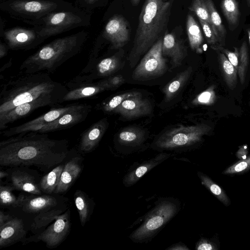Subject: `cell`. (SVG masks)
<instances>
[{"mask_svg": "<svg viewBox=\"0 0 250 250\" xmlns=\"http://www.w3.org/2000/svg\"><path fill=\"white\" fill-rule=\"evenodd\" d=\"M14 188L13 186H0V203L1 206L21 207L26 196L21 195L16 197L12 192Z\"/></svg>", "mask_w": 250, "mask_h": 250, "instance_id": "cell-34", "label": "cell"}, {"mask_svg": "<svg viewBox=\"0 0 250 250\" xmlns=\"http://www.w3.org/2000/svg\"><path fill=\"white\" fill-rule=\"evenodd\" d=\"M191 67L181 72L163 88V91L165 94V100L168 102L171 100L177 94L178 91L187 82L192 72Z\"/></svg>", "mask_w": 250, "mask_h": 250, "instance_id": "cell-27", "label": "cell"}, {"mask_svg": "<svg viewBox=\"0 0 250 250\" xmlns=\"http://www.w3.org/2000/svg\"><path fill=\"white\" fill-rule=\"evenodd\" d=\"M108 123L105 119H102L85 130L80 139L79 148L83 153H89L97 146L106 129Z\"/></svg>", "mask_w": 250, "mask_h": 250, "instance_id": "cell-19", "label": "cell"}, {"mask_svg": "<svg viewBox=\"0 0 250 250\" xmlns=\"http://www.w3.org/2000/svg\"><path fill=\"white\" fill-rule=\"evenodd\" d=\"M151 111L152 106L149 101L143 98L140 94L125 99L113 112L130 119L147 115Z\"/></svg>", "mask_w": 250, "mask_h": 250, "instance_id": "cell-17", "label": "cell"}, {"mask_svg": "<svg viewBox=\"0 0 250 250\" xmlns=\"http://www.w3.org/2000/svg\"><path fill=\"white\" fill-rule=\"evenodd\" d=\"M248 6L250 7V0H246Z\"/></svg>", "mask_w": 250, "mask_h": 250, "instance_id": "cell-53", "label": "cell"}, {"mask_svg": "<svg viewBox=\"0 0 250 250\" xmlns=\"http://www.w3.org/2000/svg\"><path fill=\"white\" fill-rule=\"evenodd\" d=\"M197 173L203 186L225 206L230 205V201L229 198L220 187L215 183L207 175L201 171H198Z\"/></svg>", "mask_w": 250, "mask_h": 250, "instance_id": "cell-33", "label": "cell"}, {"mask_svg": "<svg viewBox=\"0 0 250 250\" xmlns=\"http://www.w3.org/2000/svg\"><path fill=\"white\" fill-rule=\"evenodd\" d=\"M210 127L204 124L181 126L165 132L155 140L152 148L159 151L187 148L200 142Z\"/></svg>", "mask_w": 250, "mask_h": 250, "instance_id": "cell-8", "label": "cell"}, {"mask_svg": "<svg viewBox=\"0 0 250 250\" xmlns=\"http://www.w3.org/2000/svg\"><path fill=\"white\" fill-rule=\"evenodd\" d=\"M68 90L53 80L46 72L23 73L10 80L0 93V117L25 103L42 98H52L62 103Z\"/></svg>", "mask_w": 250, "mask_h": 250, "instance_id": "cell-2", "label": "cell"}, {"mask_svg": "<svg viewBox=\"0 0 250 250\" xmlns=\"http://www.w3.org/2000/svg\"><path fill=\"white\" fill-rule=\"evenodd\" d=\"M8 173L5 171H0V178L1 179L2 178H4L7 176H8Z\"/></svg>", "mask_w": 250, "mask_h": 250, "instance_id": "cell-50", "label": "cell"}, {"mask_svg": "<svg viewBox=\"0 0 250 250\" xmlns=\"http://www.w3.org/2000/svg\"><path fill=\"white\" fill-rule=\"evenodd\" d=\"M11 181L16 189L34 195L41 194L40 188L33 176L25 171L17 170L11 174Z\"/></svg>", "mask_w": 250, "mask_h": 250, "instance_id": "cell-24", "label": "cell"}, {"mask_svg": "<svg viewBox=\"0 0 250 250\" xmlns=\"http://www.w3.org/2000/svg\"><path fill=\"white\" fill-rule=\"evenodd\" d=\"M195 249L196 250H216L218 249L214 243L205 238H201L197 242Z\"/></svg>", "mask_w": 250, "mask_h": 250, "instance_id": "cell-44", "label": "cell"}, {"mask_svg": "<svg viewBox=\"0 0 250 250\" xmlns=\"http://www.w3.org/2000/svg\"><path fill=\"white\" fill-rule=\"evenodd\" d=\"M166 250H188L189 249L183 243L178 242L175 243L169 247Z\"/></svg>", "mask_w": 250, "mask_h": 250, "instance_id": "cell-46", "label": "cell"}, {"mask_svg": "<svg viewBox=\"0 0 250 250\" xmlns=\"http://www.w3.org/2000/svg\"><path fill=\"white\" fill-rule=\"evenodd\" d=\"M170 157V154L162 152L154 157L130 168L123 179L124 185L126 188L133 186L145 174Z\"/></svg>", "mask_w": 250, "mask_h": 250, "instance_id": "cell-18", "label": "cell"}, {"mask_svg": "<svg viewBox=\"0 0 250 250\" xmlns=\"http://www.w3.org/2000/svg\"><path fill=\"white\" fill-rule=\"evenodd\" d=\"M162 54L170 58L173 69L181 65L187 55V50L182 40L175 33L165 32L163 37Z\"/></svg>", "mask_w": 250, "mask_h": 250, "instance_id": "cell-16", "label": "cell"}, {"mask_svg": "<svg viewBox=\"0 0 250 250\" xmlns=\"http://www.w3.org/2000/svg\"><path fill=\"white\" fill-rule=\"evenodd\" d=\"M130 25L122 15L114 14L107 19L102 34V39L109 42L114 49L124 46L129 40Z\"/></svg>", "mask_w": 250, "mask_h": 250, "instance_id": "cell-11", "label": "cell"}, {"mask_svg": "<svg viewBox=\"0 0 250 250\" xmlns=\"http://www.w3.org/2000/svg\"><path fill=\"white\" fill-rule=\"evenodd\" d=\"M71 227L69 210L60 215L45 230L38 235L28 238L27 242L42 241L49 248H54L60 245L66 238Z\"/></svg>", "mask_w": 250, "mask_h": 250, "instance_id": "cell-12", "label": "cell"}, {"mask_svg": "<svg viewBox=\"0 0 250 250\" xmlns=\"http://www.w3.org/2000/svg\"><path fill=\"white\" fill-rule=\"evenodd\" d=\"M60 103H61L60 101L55 99L42 98L20 104L0 117V129H5L9 124L29 114L37 108Z\"/></svg>", "mask_w": 250, "mask_h": 250, "instance_id": "cell-15", "label": "cell"}, {"mask_svg": "<svg viewBox=\"0 0 250 250\" xmlns=\"http://www.w3.org/2000/svg\"><path fill=\"white\" fill-rule=\"evenodd\" d=\"M209 11L213 29L218 39L219 45L225 44L226 30L222 23L220 15L217 11L212 0H205Z\"/></svg>", "mask_w": 250, "mask_h": 250, "instance_id": "cell-30", "label": "cell"}, {"mask_svg": "<svg viewBox=\"0 0 250 250\" xmlns=\"http://www.w3.org/2000/svg\"><path fill=\"white\" fill-rule=\"evenodd\" d=\"M82 162L81 158L76 157L72 158L64 164L55 193H64L73 184L81 172Z\"/></svg>", "mask_w": 250, "mask_h": 250, "instance_id": "cell-21", "label": "cell"}, {"mask_svg": "<svg viewBox=\"0 0 250 250\" xmlns=\"http://www.w3.org/2000/svg\"><path fill=\"white\" fill-rule=\"evenodd\" d=\"M140 0H131V2L133 6H136L139 3Z\"/></svg>", "mask_w": 250, "mask_h": 250, "instance_id": "cell-51", "label": "cell"}, {"mask_svg": "<svg viewBox=\"0 0 250 250\" xmlns=\"http://www.w3.org/2000/svg\"><path fill=\"white\" fill-rule=\"evenodd\" d=\"M216 51L218 54L219 62L226 83L230 89H233L237 83V70L224 53L219 51Z\"/></svg>", "mask_w": 250, "mask_h": 250, "instance_id": "cell-32", "label": "cell"}, {"mask_svg": "<svg viewBox=\"0 0 250 250\" xmlns=\"http://www.w3.org/2000/svg\"><path fill=\"white\" fill-rule=\"evenodd\" d=\"M221 6L231 30L235 29L239 24L240 13L236 0H222Z\"/></svg>", "mask_w": 250, "mask_h": 250, "instance_id": "cell-31", "label": "cell"}, {"mask_svg": "<svg viewBox=\"0 0 250 250\" xmlns=\"http://www.w3.org/2000/svg\"><path fill=\"white\" fill-rule=\"evenodd\" d=\"M26 234L21 219L12 218L0 227V248L12 245L24 238Z\"/></svg>", "mask_w": 250, "mask_h": 250, "instance_id": "cell-20", "label": "cell"}, {"mask_svg": "<svg viewBox=\"0 0 250 250\" xmlns=\"http://www.w3.org/2000/svg\"><path fill=\"white\" fill-rule=\"evenodd\" d=\"M2 38L8 48L13 50L34 49L46 39L34 28L21 26L6 29Z\"/></svg>", "mask_w": 250, "mask_h": 250, "instance_id": "cell-10", "label": "cell"}, {"mask_svg": "<svg viewBox=\"0 0 250 250\" xmlns=\"http://www.w3.org/2000/svg\"><path fill=\"white\" fill-rule=\"evenodd\" d=\"M91 108L90 104H78L75 108L43 126L37 132L46 133L72 127L84 121L90 112Z\"/></svg>", "mask_w": 250, "mask_h": 250, "instance_id": "cell-14", "label": "cell"}, {"mask_svg": "<svg viewBox=\"0 0 250 250\" xmlns=\"http://www.w3.org/2000/svg\"><path fill=\"white\" fill-rule=\"evenodd\" d=\"M211 47L216 51H219L224 53L229 61L237 70L239 60V49L235 47L234 52H231L220 45L212 46Z\"/></svg>", "mask_w": 250, "mask_h": 250, "instance_id": "cell-43", "label": "cell"}, {"mask_svg": "<svg viewBox=\"0 0 250 250\" xmlns=\"http://www.w3.org/2000/svg\"><path fill=\"white\" fill-rule=\"evenodd\" d=\"M74 201L78 210L81 225L83 227L89 220L92 212L90 199L81 190H77L74 194Z\"/></svg>", "mask_w": 250, "mask_h": 250, "instance_id": "cell-29", "label": "cell"}, {"mask_svg": "<svg viewBox=\"0 0 250 250\" xmlns=\"http://www.w3.org/2000/svg\"><path fill=\"white\" fill-rule=\"evenodd\" d=\"M62 211V210L59 209H51L40 212L33 221L31 226L32 230L36 231L45 227L56 220Z\"/></svg>", "mask_w": 250, "mask_h": 250, "instance_id": "cell-35", "label": "cell"}, {"mask_svg": "<svg viewBox=\"0 0 250 250\" xmlns=\"http://www.w3.org/2000/svg\"><path fill=\"white\" fill-rule=\"evenodd\" d=\"M92 14L73 6L68 9L54 11L33 26L46 39L80 27L91 25Z\"/></svg>", "mask_w": 250, "mask_h": 250, "instance_id": "cell-7", "label": "cell"}, {"mask_svg": "<svg viewBox=\"0 0 250 250\" xmlns=\"http://www.w3.org/2000/svg\"><path fill=\"white\" fill-rule=\"evenodd\" d=\"M5 21L4 19H2L1 17L0 18V37L2 38L3 35L4 34L5 29L4 27L5 26Z\"/></svg>", "mask_w": 250, "mask_h": 250, "instance_id": "cell-49", "label": "cell"}, {"mask_svg": "<svg viewBox=\"0 0 250 250\" xmlns=\"http://www.w3.org/2000/svg\"><path fill=\"white\" fill-rule=\"evenodd\" d=\"M171 3L163 0H146L141 9L133 44L128 56L133 66L141 56L161 37L169 21Z\"/></svg>", "mask_w": 250, "mask_h": 250, "instance_id": "cell-3", "label": "cell"}, {"mask_svg": "<svg viewBox=\"0 0 250 250\" xmlns=\"http://www.w3.org/2000/svg\"><path fill=\"white\" fill-rule=\"evenodd\" d=\"M64 167V164L57 166L42 178L40 184L42 191L48 194L54 193L60 182Z\"/></svg>", "mask_w": 250, "mask_h": 250, "instance_id": "cell-28", "label": "cell"}, {"mask_svg": "<svg viewBox=\"0 0 250 250\" xmlns=\"http://www.w3.org/2000/svg\"><path fill=\"white\" fill-rule=\"evenodd\" d=\"M145 132L136 127H129L122 130L118 135L119 145L131 149L142 145L145 140Z\"/></svg>", "mask_w": 250, "mask_h": 250, "instance_id": "cell-25", "label": "cell"}, {"mask_svg": "<svg viewBox=\"0 0 250 250\" xmlns=\"http://www.w3.org/2000/svg\"><path fill=\"white\" fill-rule=\"evenodd\" d=\"M106 0H75L74 5L90 14L104 4Z\"/></svg>", "mask_w": 250, "mask_h": 250, "instance_id": "cell-40", "label": "cell"}, {"mask_svg": "<svg viewBox=\"0 0 250 250\" xmlns=\"http://www.w3.org/2000/svg\"><path fill=\"white\" fill-rule=\"evenodd\" d=\"M201 25L204 34L208 43L210 46L217 45L219 44L218 39L212 28V26L208 23L199 20Z\"/></svg>", "mask_w": 250, "mask_h": 250, "instance_id": "cell-42", "label": "cell"}, {"mask_svg": "<svg viewBox=\"0 0 250 250\" xmlns=\"http://www.w3.org/2000/svg\"><path fill=\"white\" fill-rule=\"evenodd\" d=\"M57 204V199L55 197L43 195L26 197L21 207L24 211L28 213H40L49 210Z\"/></svg>", "mask_w": 250, "mask_h": 250, "instance_id": "cell-23", "label": "cell"}, {"mask_svg": "<svg viewBox=\"0 0 250 250\" xmlns=\"http://www.w3.org/2000/svg\"><path fill=\"white\" fill-rule=\"evenodd\" d=\"M68 153L66 139H52L44 133H21L0 142V165L34 166L46 171L61 164Z\"/></svg>", "mask_w": 250, "mask_h": 250, "instance_id": "cell-1", "label": "cell"}, {"mask_svg": "<svg viewBox=\"0 0 250 250\" xmlns=\"http://www.w3.org/2000/svg\"><path fill=\"white\" fill-rule=\"evenodd\" d=\"M78 104L67 105L52 108L33 120L3 131V135L6 137H11L21 133L38 132L43 126L52 122L65 113L75 108Z\"/></svg>", "mask_w": 250, "mask_h": 250, "instance_id": "cell-13", "label": "cell"}, {"mask_svg": "<svg viewBox=\"0 0 250 250\" xmlns=\"http://www.w3.org/2000/svg\"><path fill=\"white\" fill-rule=\"evenodd\" d=\"M109 89L116 87L125 82L123 77L120 75L109 77L106 80Z\"/></svg>", "mask_w": 250, "mask_h": 250, "instance_id": "cell-45", "label": "cell"}, {"mask_svg": "<svg viewBox=\"0 0 250 250\" xmlns=\"http://www.w3.org/2000/svg\"><path fill=\"white\" fill-rule=\"evenodd\" d=\"M73 6L64 0H0V10L11 18L32 26L54 11Z\"/></svg>", "mask_w": 250, "mask_h": 250, "instance_id": "cell-6", "label": "cell"}, {"mask_svg": "<svg viewBox=\"0 0 250 250\" xmlns=\"http://www.w3.org/2000/svg\"><path fill=\"white\" fill-rule=\"evenodd\" d=\"M163 38L147 51L132 73L135 80L144 81L163 74L167 69L166 60L162 54Z\"/></svg>", "mask_w": 250, "mask_h": 250, "instance_id": "cell-9", "label": "cell"}, {"mask_svg": "<svg viewBox=\"0 0 250 250\" xmlns=\"http://www.w3.org/2000/svg\"><path fill=\"white\" fill-rule=\"evenodd\" d=\"M248 36H249V41H250V29L248 30Z\"/></svg>", "mask_w": 250, "mask_h": 250, "instance_id": "cell-52", "label": "cell"}, {"mask_svg": "<svg viewBox=\"0 0 250 250\" xmlns=\"http://www.w3.org/2000/svg\"><path fill=\"white\" fill-rule=\"evenodd\" d=\"M108 89L106 80L84 84L68 90L62 102L93 97Z\"/></svg>", "mask_w": 250, "mask_h": 250, "instance_id": "cell-22", "label": "cell"}, {"mask_svg": "<svg viewBox=\"0 0 250 250\" xmlns=\"http://www.w3.org/2000/svg\"><path fill=\"white\" fill-rule=\"evenodd\" d=\"M214 85L210 86L199 94L192 102L193 104L210 105L213 104L216 99Z\"/></svg>", "mask_w": 250, "mask_h": 250, "instance_id": "cell-39", "label": "cell"}, {"mask_svg": "<svg viewBox=\"0 0 250 250\" xmlns=\"http://www.w3.org/2000/svg\"><path fill=\"white\" fill-rule=\"evenodd\" d=\"M88 36L83 30L56 39L26 58L20 69L23 73L53 72L82 50Z\"/></svg>", "mask_w": 250, "mask_h": 250, "instance_id": "cell-4", "label": "cell"}, {"mask_svg": "<svg viewBox=\"0 0 250 250\" xmlns=\"http://www.w3.org/2000/svg\"><path fill=\"white\" fill-rule=\"evenodd\" d=\"M8 46L6 43H4L0 40V59L4 57L7 53Z\"/></svg>", "mask_w": 250, "mask_h": 250, "instance_id": "cell-47", "label": "cell"}, {"mask_svg": "<svg viewBox=\"0 0 250 250\" xmlns=\"http://www.w3.org/2000/svg\"><path fill=\"white\" fill-rule=\"evenodd\" d=\"M13 217L9 214H6L2 211H0V227Z\"/></svg>", "mask_w": 250, "mask_h": 250, "instance_id": "cell-48", "label": "cell"}, {"mask_svg": "<svg viewBox=\"0 0 250 250\" xmlns=\"http://www.w3.org/2000/svg\"><path fill=\"white\" fill-rule=\"evenodd\" d=\"M179 201L172 197H160L153 208L146 214L142 224L129 235L134 243L150 241L179 212Z\"/></svg>", "mask_w": 250, "mask_h": 250, "instance_id": "cell-5", "label": "cell"}, {"mask_svg": "<svg viewBox=\"0 0 250 250\" xmlns=\"http://www.w3.org/2000/svg\"><path fill=\"white\" fill-rule=\"evenodd\" d=\"M188 9L196 14L199 20L204 21L212 26L209 11L205 0H192Z\"/></svg>", "mask_w": 250, "mask_h": 250, "instance_id": "cell-37", "label": "cell"}, {"mask_svg": "<svg viewBox=\"0 0 250 250\" xmlns=\"http://www.w3.org/2000/svg\"><path fill=\"white\" fill-rule=\"evenodd\" d=\"M250 169V156L240 160L226 169L224 174H234L246 172Z\"/></svg>", "mask_w": 250, "mask_h": 250, "instance_id": "cell-41", "label": "cell"}, {"mask_svg": "<svg viewBox=\"0 0 250 250\" xmlns=\"http://www.w3.org/2000/svg\"><path fill=\"white\" fill-rule=\"evenodd\" d=\"M141 93L136 91L128 92L116 95L106 103H104L102 109L104 111L109 112L113 111L124 100L130 97L140 95Z\"/></svg>", "mask_w": 250, "mask_h": 250, "instance_id": "cell-38", "label": "cell"}, {"mask_svg": "<svg viewBox=\"0 0 250 250\" xmlns=\"http://www.w3.org/2000/svg\"><path fill=\"white\" fill-rule=\"evenodd\" d=\"M249 62L248 48L245 42L239 50V60L237 73L241 84H243L246 78Z\"/></svg>", "mask_w": 250, "mask_h": 250, "instance_id": "cell-36", "label": "cell"}, {"mask_svg": "<svg viewBox=\"0 0 250 250\" xmlns=\"http://www.w3.org/2000/svg\"><path fill=\"white\" fill-rule=\"evenodd\" d=\"M186 30L191 49L197 53H202L201 45L204 42L202 33L199 25L190 14L187 16Z\"/></svg>", "mask_w": 250, "mask_h": 250, "instance_id": "cell-26", "label": "cell"}]
</instances>
